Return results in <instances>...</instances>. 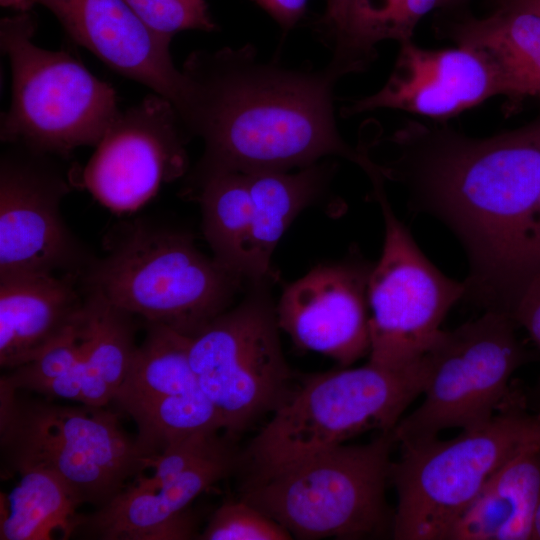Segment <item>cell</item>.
Segmentation results:
<instances>
[{
	"mask_svg": "<svg viewBox=\"0 0 540 540\" xmlns=\"http://www.w3.org/2000/svg\"><path fill=\"white\" fill-rule=\"evenodd\" d=\"M497 7H513L540 15V0H492Z\"/></svg>",
	"mask_w": 540,
	"mask_h": 540,
	"instance_id": "32",
	"label": "cell"
},
{
	"mask_svg": "<svg viewBox=\"0 0 540 540\" xmlns=\"http://www.w3.org/2000/svg\"><path fill=\"white\" fill-rule=\"evenodd\" d=\"M188 192L200 204L202 232L212 257L248 285L271 282L261 278L255 261L253 206L245 174H214Z\"/></svg>",
	"mask_w": 540,
	"mask_h": 540,
	"instance_id": "23",
	"label": "cell"
},
{
	"mask_svg": "<svg viewBox=\"0 0 540 540\" xmlns=\"http://www.w3.org/2000/svg\"><path fill=\"white\" fill-rule=\"evenodd\" d=\"M200 540H288L289 532L240 498L220 505L198 535Z\"/></svg>",
	"mask_w": 540,
	"mask_h": 540,
	"instance_id": "27",
	"label": "cell"
},
{
	"mask_svg": "<svg viewBox=\"0 0 540 540\" xmlns=\"http://www.w3.org/2000/svg\"><path fill=\"white\" fill-rule=\"evenodd\" d=\"M425 379L424 355L399 369L368 361L356 368L307 375L291 387L249 443L248 480L266 477L361 433L393 431L422 394Z\"/></svg>",
	"mask_w": 540,
	"mask_h": 540,
	"instance_id": "5",
	"label": "cell"
},
{
	"mask_svg": "<svg viewBox=\"0 0 540 540\" xmlns=\"http://www.w3.org/2000/svg\"><path fill=\"white\" fill-rule=\"evenodd\" d=\"M540 498V447L524 441L491 475L448 540H530Z\"/></svg>",
	"mask_w": 540,
	"mask_h": 540,
	"instance_id": "21",
	"label": "cell"
},
{
	"mask_svg": "<svg viewBox=\"0 0 540 540\" xmlns=\"http://www.w3.org/2000/svg\"><path fill=\"white\" fill-rule=\"evenodd\" d=\"M393 431L366 444H340L247 480L241 498L292 538L361 539L392 533L386 501Z\"/></svg>",
	"mask_w": 540,
	"mask_h": 540,
	"instance_id": "6",
	"label": "cell"
},
{
	"mask_svg": "<svg viewBox=\"0 0 540 540\" xmlns=\"http://www.w3.org/2000/svg\"><path fill=\"white\" fill-rule=\"evenodd\" d=\"M517 328L511 315L484 311L453 330H442L424 354V399L398 422L395 442L437 437L448 428L481 427L514 400L511 376L531 358Z\"/></svg>",
	"mask_w": 540,
	"mask_h": 540,
	"instance_id": "9",
	"label": "cell"
},
{
	"mask_svg": "<svg viewBox=\"0 0 540 540\" xmlns=\"http://www.w3.org/2000/svg\"><path fill=\"white\" fill-rule=\"evenodd\" d=\"M81 274L0 277V366L12 370L39 357L83 317Z\"/></svg>",
	"mask_w": 540,
	"mask_h": 540,
	"instance_id": "19",
	"label": "cell"
},
{
	"mask_svg": "<svg viewBox=\"0 0 540 540\" xmlns=\"http://www.w3.org/2000/svg\"><path fill=\"white\" fill-rule=\"evenodd\" d=\"M333 172L334 164L319 161L293 172L245 174L253 206L254 256L263 280H277L272 268L277 244L295 218L323 195Z\"/></svg>",
	"mask_w": 540,
	"mask_h": 540,
	"instance_id": "22",
	"label": "cell"
},
{
	"mask_svg": "<svg viewBox=\"0 0 540 540\" xmlns=\"http://www.w3.org/2000/svg\"><path fill=\"white\" fill-rule=\"evenodd\" d=\"M528 416L515 399L452 439L400 442L389 472L397 493L393 539L448 540L487 480L525 441Z\"/></svg>",
	"mask_w": 540,
	"mask_h": 540,
	"instance_id": "8",
	"label": "cell"
},
{
	"mask_svg": "<svg viewBox=\"0 0 540 540\" xmlns=\"http://www.w3.org/2000/svg\"><path fill=\"white\" fill-rule=\"evenodd\" d=\"M466 0H445L444 7H455L456 5L462 4Z\"/></svg>",
	"mask_w": 540,
	"mask_h": 540,
	"instance_id": "36",
	"label": "cell"
},
{
	"mask_svg": "<svg viewBox=\"0 0 540 540\" xmlns=\"http://www.w3.org/2000/svg\"><path fill=\"white\" fill-rule=\"evenodd\" d=\"M8 495L1 493V540H49L54 532L62 539L74 535L81 506L67 486L44 469L19 474Z\"/></svg>",
	"mask_w": 540,
	"mask_h": 540,
	"instance_id": "25",
	"label": "cell"
},
{
	"mask_svg": "<svg viewBox=\"0 0 540 540\" xmlns=\"http://www.w3.org/2000/svg\"><path fill=\"white\" fill-rule=\"evenodd\" d=\"M538 247H539V272H540V217L538 224Z\"/></svg>",
	"mask_w": 540,
	"mask_h": 540,
	"instance_id": "37",
	"label": "cell"
},
{
	"mask_svg": "<svg viewBox=\"0 0 540 540\" xmlns=\"http://www.w3.org/2000/svg\"><path fill=\"white\" fill-rule=\"evenodd\" d=\"M27 12L0 24L11 68V104L2 114L1 141L52 156L96 146L120 112L114 89L65 51L34 44Z\"/></svg>",
	"mask_w": 540,
	"mask_h": 540,
	"instance_id": "7",
	"label": "cell"
},
{
	"mask_svg": "<svg viewBox=\"0 0 540 540\" xmlns=\"http://www.w3.org/2000/svg\"><path fill=\"white\" fill-rule=\"evenodd\" d=\"M52 155L12 145L0 161V277L81 274L91 262L67 227L70 182Z\"/></svg>",
	"mask_w": 540,
	"mask_h": 540,
	"instance_id": "13",
	"label": "cell"
},
{
	"mask_svg": "<svg viewBox=\"0 0 540 540\" xmlns=\"http://www.w3.org/2000/svg\"><path fill=\"white\" fill-rule=\"evenodd\" d=\"M87 291L109 304L192 337L233 305L248 284L205 255L179 230L124 224L81 274Z\"/></svg>",
	"mask_w": 540,
	"mask_h": 540,
	"instance_id": "3",
	"label": "cell"
},
{
	"mask_svg": "<svg viewBox=\"0 0 540 540\" xmlns=\"http://www.w3.org/2000/svg\"><path fill=\"white\" fill-rule=\"evenodd\" d=\"M540 352V272L526 285L511 314Z\"/></svg>",
	"mask_w": 540,
	"mask_h": 540,
	"instance_id": "29",
	"label": "cell"
},
{
	"mask_svg": "<svg viewBox=\"0 0 540 540\" xmlns=\"http://www.w3.org/2000/svg\"><path fill=\"white\" fill-rule=\"evenodd\" d=\"M502 96L498 76L478 50L425 49L400 43L394 68L377 92L350 100L342 115L351 117L377 109H395L432 121L446 122L484 101Z\"/></svg>",
	"mask_w": 540,
	"mask_h": 540,
	"instance_id": "16",
	"label": "cell"
},
{
	"mask_svg": "<svg viewBox=\"0 0 540 540\" xmlns=\"http://www.w3.org/2000/svg\"><path fill=\"white\" fill-rule=\"evenodd\" d=\"M372 186L383 216L384 241L368 281L369 362L399 369L417 362L432 347L465 287L421 251L394 213L384 181Z\"/></svg>",
	"mask_w": 540,
	"mask_h": 540,
	"instance_id": "11",
	"label": "cell"
},
{
	"mask_svg": "<svg viewBox=\"0 0 540 540\" xmlns=\"http://www.w3.org/2000/svg\"><path fill=\"white\" fill-rule=\"evenodd\" d=\"M371 0H327L320 36L332 49L331 61L350 73L365 71L377 51L370 33Z\"/></svg>",
	"mask_w": 540,
	"mask_h": 540,
	"instance_id": "26",
	"label": "cell"
},
{
	"mask_svg": "<svg viewBox=\"0 0 540 540\" xmlns=\"http://www.w3.org/2000/svg\"><path fill=\"white\" fill-rule=\"evenodd\" d=\"M405 0H384L381 6L374 5L371 13V31L376 43L382 41L381 25L384 19L395 11Z\"/></svg>",
	"mask_w": 540,
	"mask_h": 540,
	"instance_id": "31",
	"label": "cell"
},
{
	"mask_svg": "<svg viewBox=\"0 0 540 540\" xmlns=\"http://www.w3.org/2000/svg\"><path fill=\"white\" fill-rule=\"evenodd\" d=\"M531 539L540 540V498L534 515Z\"/></svg>",
	"mask_w": 540,
	"mask_h": 540,
	"instance_id": "35",
	"label": "cell"
},
{
	"mask_svg": "<svg viewBox=\"0 0 540 540\" xmlns=\"http://www.w3.org/2000/svg\"><path fill=\"white\" fill-rule=\"evenodd\" d=\"M272 285L249 284L240 302L188 339L197 383L231 440L272 413L291 389Z\"/></svg>",
	"mask_w": 540,
	"mask_h": 540,
	"instance_id": "10",
	"label": "cell"
},
{
	"mask_svg": "<svg viewBox=\"0 0 540 540\" xmlns=\"http://www.w3.org/2000/svg\"><path fill=\"white\" fill-rule=\"evenodd\" d=\"M1 6L13 8L20 12L29 11L39 0H0Z\"/></svg>",
	"mask_w": 540,
	"mask_h": 540,
	"instance_id": "34",
	"label": "cell"
},
{
	"mask_svg": "<svg viewBox=\"0 0 540 540\" xmlns=\"http://www.w3.org/2000/svg\"><path fill=\"white\" fill-rule=\"evenodd\" d=\"M155 34L171 39L184 30L214 31L205 0H126Z\"/></svg>",
	"mask_w": 540,
	"mask_h": 540,
	"instance_id": "28",
	"label": "cell"
},
{
	"mask_svg": "<svg viewBox=\"0 0 540 540\" xmlns=\"http://www.w3.org/2000/svg\"><path fill=\"white\" fill-rule=\"evenodd\" d=\"M239 459L230 442L158 488L146 489L133 482L107 505L91 514H79L75 533L101 540L197 538L196 520L189 505L228 476Z\"/></svg>",
	"mask_w": 540,
	"mask_h": 540,
	"instance_id": "18",
	"label": "cell"
},
{
	"mask_svg": "<svg viewBox=\"0 0 540 540\" xmlns=\"http://www.w3.org/2000/svg\"><path fill=\"white\" fill-rule=\"evenodd\" d=\"M188 136L173 104L150 94L120 110L77 182L114 213L137 211L187 172Z\"/></svg>",
	"mask_w": 540,
	"mask_h": 540,
	"instance_id": "12",
	"label": "cell"
},
{
	"mask_svg": "<svg viewBox=\"0 0 540 540\" xmlns=\"http://www.w3.org/2000/svg\"><path fill=\"white\" fill-rule=\"evenodd\" d=\"M191 87L182 119L204 153L188 187L218 173L290 171L336 156L368 177L379 172L365 147L341 136L334 87L347 71L330 61L320 70L261 62L251 44L195 51L182 69Z\"/></svg>",
	"mask_w": 540,
	"mask_h": 540,
	"instance_id": "2",
	"label": "cell"
},
{
	"mask_svg": "<svg viewBox=\"0 0 540 540\" xmlns=\"http://www.w3.org/2000/svg\"><path fill=\"white\" fill-rule=\"evenodd\" d=\"M524 439L540 447V416H528Z\"/></svg>",
	"mask_w": 540,
	"mask_h": 540,
	"instance_id": "33",
	"label": "cell"
},
{
	"mask_svg": "<svg viewBox=\"0 0 540 540\" xmlns=\"http://www.w3.org/2000/svg\"><path fill=\"white\" fill-rule=\"evenodd\" d=\"M267 11L283 29H291L301 19L308 0H254Z\"/></svg>",
	"mask_w": 540,
	"mask_h": 540,
	"instance_id": "30",
	"label": "cell"
},
{
	"mask_svg": "<svg viewBox=\"0 0 540 540\" xmlns=\"http://www.w3.org/2000/svg\"><path fill=\"white\" fill-rule=\"evenodd\" d=\"M145 328L111 403L134 421L138 448L154 463L191 436L224 433V423L192 371L189 337L162 325Z\"/></svg>",
	"mask_w": 540,
	"mask_h": 540,
	"instance_id": "14",
	"label": "cell"
},
{
	"mask_svg": "<svg viewBox=\"0 0 540 540\" xmlns=\"http://www.w3.org/2000/svg\"><path fill=\"white\" fill-rule=\"evenodd\" d=\"M374 263L359 254L322 262L284 285L275 303L279 328L300 349L350 367L369 355L368 281Z\"/></svg>",
	"mask_w": 540,
	"mask_h": 540,
	"instance_id": "15",
	"label": "cell"
},
{
	"mask_svg": "<svg viewBox=\"0 0 540 540\" xmlns=\"http://www.w3.org/2000/svg\"><path fill=\"white\" fill-rule=\"evenodd\" d=\"M442 35L486 57L511 107L526 98L540 100V15L497 7L486 17L450 21Z\"/></svg>",
	"mask_w": 540,
	"mask_h": 540,
	"instance_id": "20",
	"label": "cell"
},
{
	"mask_svg": "<svg viewBox=\"0 0 540 540\" xmlns=\"http://www.w3.org/2000/svg\"><path fill=\"white\" fill-rule=\"evenodd\" d=\"M107 407V406H106ZM106 407L28 397L0 378L1 475H56L80 505L110 503L153 467Z\"/></svg>",
	"mask_w": 540,
	"mask_h": 540,
	"instance_id": "4",
	"label": "cell"
},
{
	"mask_svg": "<svg viewBox=\"0 0 540 540\" xmlns=\"http://www.w3.org/2000/svg\"><path fill=\"white\" fill-rule=\"evenodd\" d=\"M386 141L393 155L376 162L384 179L401 184L411 207L439 219L463 246V299L511 315L539 272L540 117L485 138L409 119Z\"/></svg>",
	"mask_w": 540,
	"mask_h": 540,
	"instance_id": "1",
	"label": "cell"
},
{
	"mask_svg": "<svg viewBox=\"0 0 540 540\" xmlns=\"http://www.w3.org/2000/svg\"><path fill=\"white\" fill-rule=\"evenodd\" d=\"M87 292L95 303L94 332L61 400L106 407L123 382L137 348L136 317L114 307L101 296Z\"/></svg>",
	"mask_w": 540,
	"mask_h": 540,
	"instance_id": "24",
	"label": "cell"
},
{
	"mask_svg": "<svg viewBox=\"0 0 540 540\" xmlns=\"http://www.w3.org/2000/svg\"><path fill=\"white\" fill-rule=\"evenodd\" d=\"M69 36L108 67L169 100L179 117L186 113L191 88L174 65L171 39L152 32L126 0H39Z\"/></svg>",
	"mask_w": 540,
	"mask_h": 540,
	"instance_id": "17",
	"label": "cell"
}]
</instances>
